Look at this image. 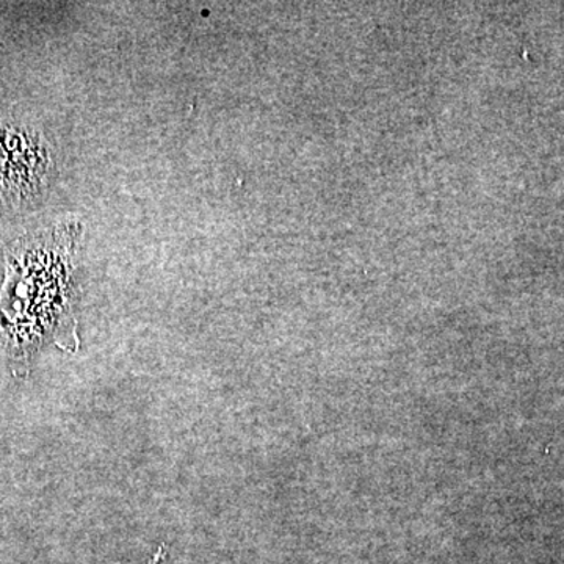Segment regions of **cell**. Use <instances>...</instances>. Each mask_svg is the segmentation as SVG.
<instances>
[{
    "label": "cell",
    "instance_id": "6da1fadb",
    "mask_svg": "<svg viewBox=\"0 0 564 564\" xmlns=\"http://www.w3.org/2000/svg\"><path fill=\"white\" fill-rule=\"evenodd\" d=\"M80 223L66 220L28 234L6 251L0 285V340L14 373H25L41 345L79 347L74 315V265Z\"/></svg>",
    "mask_w": 564,
    "mask_h": 564
},
{
    "label": "cell",
    "instance_id": "7a4b0ae2",
    "mask_svg": "<svg viewBox=\"0 0 564 564\" xmlns=\"http://www.w3.org/2000/svg\"><path fill=\"white\" fill-rule=\"evenodd\" d=\"M51 155L35 132L0 124V198L24 203L35 198L50 177Z\"/></svg>",
    "mask_w": 564,
    "mask_h": 564
}]
</instances>
